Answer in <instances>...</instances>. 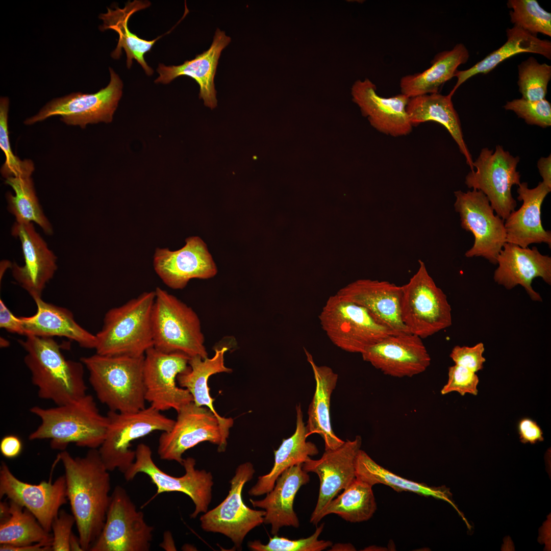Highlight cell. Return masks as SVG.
I'll return each instance as SVG.
<instances>
[{
	"label": "cell",
	"instance_id": "30",
	"mask_svg": "<svg viewBox=\"0 0 551 551\" xmlns=\"http://www.w3.org/2000/svg\"><path fill=\"white\" fill-rule=\"evenodd\" d=\"M228 350L226 346L215 348V354L211 358L203 359L198 356L190 357L188 368L177 377L178 383L180 387L188 390L193 397V402L197 406L208 408L216 416L226 442L229 437L230 429L233 425V419L221 416L214 409L213 404L214 399L210 395L208 380L210 376L216 373L232 372V369L224 364V354Z\"/></svg>",
	"mask_w": 551,
	"mask_h": 551
},
{
	"label": "cell",
	"instance_id": "3",
	"mask_svg": "<svg viewBox=\"0 0 551 551\" xmlns=\"http://www.w3.org/2000/svg\"><path fill=\"white\" fill-rule=\"evenodd\" d=\"M18 342L26 352L24 362L39 398L61 405L86 394L84 365L66 359L52 337L30 335Z\"/></svg>",
	"mask_w": 551,
	"mask_h": 551
},
{
	"label": "cell",
	"instance_id": "52",
	"mask_svg": "<svg viewBox=\"0 0 551 551\" xmlns=\"http://www.w3.org/2000/svg\"><path fill=\"white\" fill-rule=\"evenodd\" d=\"M1 551H50L52 550V543L39 542L33 544L14 546L8 545H1Z\"/></svg>",
	"mask_w": 551,
	"mask_h": 551
},
{
	"label": "cell",
	"instance_id": "18",
	"mask_svg": "<svg viewBox=\"0 0 551 551\" xmlns=\"http://www.w3.org/2000/svg\"><path fill=\"white\" fill-rule=\"evenodd\" d=\"M361 444V437L358 435L337 448L325 450L320 459L309 458L302 464L305 471L315 473L320 480L317 502L310 519L313 524L317 525L330 502L356 478V460Z\"/></svg>",
	"mask_w": 551,
	"mask_h": 551
},
{
	"label": "cell",
	"instance_id": "45",
	"mask_svg": "<svg viewBox=\"0 0 551 551\" xmlns=\"http://www.w3.org/2000/svg\"><path fill=\"white\" fill-rule=\"evenodd\" d=\"M504 107L514 112L529 124L543 128L551 125V105L545 98L538 101L515 99L507 102Z\"/></svg>",
	"mask_w": 551,
	"mask_h": 551
},
{
	"label": "cell",
	"instance_id": "47",
	"mask_svg": "<svg viewBox=\"0 0 551 551\" xmlns=\"http://www.w3.org/2000/svg\"><path fill=\"white\" fill-rule=\"evenodd\" d=\"M76 523L74 516L64 510H60L54 519L52 530L53 532L52 549L53 551H69V540L72 528Z\"/></svg>",
	"mask_w": 551,
	"mask_h": 551
},
{
	"label": "cell",
	"instance_id": "37",
	"mask_svg": "<svg viewBox=\"0 0 551 551\" xmlns=\"http://www.w3.org/2000/svg\"><path fill=\"white\" fill-rule=\"evenodd\" d=\"M356 477L372 486L381 484L390 487L398 492L409 491L444 500L456 509L464 520L466 519L452 501L449 489L444 486L431 487L424 483L402 478L379 465L362 449L359 450L356 458Z\"/></svg>",
	"mask_w": 551,
	"mask_h": 551
},
{
	"label": "cell",
	"instance_id": "16",
	"mask_svg": "<svg viewBox=\"0 0 551 551\" xmlns=\"http://www.w3.org/2000/svg\"><path fill=\"white\" fill-rule=\"evenodd\" d=\"M190 357L179 352L166 353L154 347L145 353L143 383L145 399L161 412L174 409L178 413L193 402L190 392L177 386V377L189 367Z\"/></svg>",
	"mask_w": 551,
	"mask_h": 551
},
{
	"label": "cell",
	"instance_id": "39",
	"mask_svg": "<svg viewBox=\"0 0 551 551\" xmlns=\"http://www.w3.org/2000/svg\"><path fill=\"white\" fill-rule=\"evenodd\" d=\"M372 487L356 477L341 494L330 502L322 513V518L335 514L350 522L368 520L377 510Z\"/></svg>",
	"mask_w": 551,
	"mask_h": 551
},
{
	"label": "cell",
	"instance_id": "21",
	"mask_svg": "<svg viewBox=\"0 0 551 551\" xmlns=\"http://www.w3.org/2000/svg\"><path fill=\"white\" fill-rule=\"evenodd\" d=\"M34 224L15 222L12 226L11 235L20 240L24 263L20 266L14 262L11 268L14 279L34 300L41 297L46 284L55 273L57 258Z\"/></svg>",
	"mask_w": 551,
	"mask_h": 551
},
{
	"label": "cell",
	"instance_id": "9",
	"mask_svg": "<svg viewBox=\"0 0 551 551\" xmlns=\"http://www.w3.org/2000/svg\"><path fill=\"white\" fill-rule=\"evenodd\" d=\"M107 416L106 436L98 449L109 471L118 469L123 473L135 460L131 442L155 431H169L175 421L151 406L132 412L109 411Z\"/></svg>",
	"mask_w": 551,
	"mask_h": 551
},
{
	"label": "cell",
	"instance_id": "49",
	"mask_svg": "<svg viewBox=\"0 0 551 551\" xmlns=\"http://www.w3.org/2000/svg\"><path fill=\"white\" fill-rule=\"evenodd\" d=\"M518 431L520 442L535 444L543 441V432L537 422L529 418H522L518 422Z\"/></svg>",
	"mask_w": 551,
	"mask_h": 551
},
{
	"label": "cell",
	"instance_id": "8",
	"mask_svg": "<svg viewBox=\"0 0 551 551\" xmlns=\"http://www.w3.org/2000/svg\"><path fill=\"white\" fill-rule=\"evenodd\" d=\"M418 262L417 272L401 286L400 311L410 333L422 339L450 327L452 318L446 295L436 285L424 263Z\"/></svg>",
	"mask_w": 551,
	"mask_h": 551
},
{
	"label": "cell",
	"instance_id": "19",
	"mask_svg": "<svg viewBox=\"0 0 551 551\" xmlns=\"http://www.w3.org/2000/svg\"><path fill=\"white\" fill-rule=\"evenodd\" d=\"M4 496L28 509L44 530L50 533L60 508L68 500L65 477L61 475L53 483L49 480L33 485L18 479L7 464L2 461L1 499Z\"/></svg>",
	"mask_w": 551,
	"mask_h": 551
},
{
	"label": "cell",
	"instance_id": "48",
	"mask_svg": "<svg viewBox=\"0 0 551 551\" xmlns=\"http://www.w3.org/2000/svg\"><path fill=\"white\" fill-rule=\"evenodd\" d=\"M484 350V346L482 342L472 347L457 345L452 350L450 357L455 364L476 372L483 368V364L486 361L483 356Z\"/></svg>",
	"mask_w": 551,
	"mask_h": 551
},
{
	"label": "cell",
	"instance_id": "29",
	"mask_svg": "<svg viewBox=\"0 0 551 551\" xmlns=\"http://www.w3.org/2000/svg\"><path fill=\"white\" fill-rule=\"evenodd\" d=\"M37 312L30 317H21L23 335L39 337H64L76 341L81 347L95 348L96 338L80 325L72 312L66 308L34 299Z\"/></svg>",
	"mask_w": 551,
	"mask_h": 551
},
{
	"label": "cell",
	"instance_id": "26",
	"mask_svg": "<svg viewBox=\"0 0 551 551\" xmlns=\"http://www.w3.org/2000/svg\"><path fill=\"white\" fill-rule=\"evenodd\" d=\"M550 190L542 182L534 188H529L526 182L518 185L517 199L522 204L505 220L506 242L523 248L544 243L550 248L551 233L545 230L541 221V206Z\"/></svg>",
	"mask_w": 551,
	"mask_h": 551
},
{
	"label": "cell",
	"instance_id": "27",
	"mask_svg": "<svg viewBox=\"0 0 551 551\" xmlns=\"http://www.w3.org/2000/svg\"><path fill=\"white\" fill-rule=\"evenodd\" d=\"M230 41L231 38L224 32L217 29L209 48L195 58L178 66L159 64L157 71L159 76L155 83L167 84L178 77H189L198 84L199 97L203 99L204 105L211 109L215 108L217 101L214 77L221 53Z\"/></svg>",
	"mask_w": 551,
	"mask_h": 551
},
{
	"label": "cell",
	"instance_id": "13",
	"mask_svg": "<svg viewBox=\"0 0 551 551\" xmlns=\"http://www.w3.org/2000/svg\"><path fill=\"white\" fill-rule=\"evenodd\" d=\"M195 460L192 457L184 459L182 465L185 473L174 477L161 470L152 458V450L144 444H138L135 449V460L123 473L127 481L132 480L139 473L147 474L157 487L155 496L164 492H180L189 496L195 509L190 517L195 518L201 513H206L212 499L213 476L210 472L195 468Z\"/></svg>",
	"mask_w": 551,
	"mask_h": 551
},
{
	"label": "cell",
	"instance_id": "51",
	"mask_svg": "<svg viewBox=\"0 0 551 551\" xmlns=\"http://www.w3.org/2000/svg\"><path fill=\"white\" fill-rule=\"evenodd\" d=\"M22 445L20 439L14 435L4 437L1 441L0 450L2 454L9 459L17 457L22 450Z\"/></svg>",
	"mask_w": 551,
	"mask_h": 551
},
{
	"label": "cell",
	"instance_id": "1",
	"mask_svg": "<svg viewBox=\"0 0 551 551\" xmlns=\"http://www.w3.org/2000/svg\"><path fill=\"white\" fill-rule=\"evenodd\" d=\"M65 470L67 499L81 547L89 550L104 527L110 501L109 471L98 448L84 457H72L66 450L59 455Z\"/></svg>",
	"mask_w": 551,
	"mask_h": 551
},
{
	"label": "cell",
	"instance_id": "10",
	"mask_svg": "<svg viewBox=\"0 0 551 551\" xmlns=\"http://www.w3.org/2000/svg\"><path fill=\"white\" fill-rule=\"evenodd\" d=\"M519 157H514L496 145L494 152L483 148L465 178L468 188L482 191L487 197L496 215L505 220L517 206L512 194V187L520 183L517 171Z\"/></svg>",
	"mask_w": 551,
	"mask_h": 551
},
{
	"label": "cell",
	"instance_id": "42",
	"mask_svg": "<svg viewBox=\"0 0 551 551\" xmlns=\"http://www.w3.org/2000/svg\"><path fill=\"white\" fill-rule=\"evenodd\" d=\"M519 92L522 98L530 101L545 98L547 85L551 78V66L539 63L533 57L522 62L518 66Z\"/></svg>",
	"mask_w": 551,
	"mask_h": 551
},
{
	"label": "cell",
	"instance_id": "23",
	"mask_svg": "<svg viewBox=\"0 0 551 551\" xmlns=\"http://www.w3.org/2000/svg\"><path fill=\"white\" fill-rule=\"evenodd\" d=\"M376 90L369 79L358 80L352 85V100L362 115L383 134L395 137L409 134L413 128L406 110L409 98L402 93L384 97Z\"/></svg>",
	"mask_w": 551,
	"mask_h": 551
},
{
	"label": "cell",
	"instance_id": "43",
	"mask_svg": "<svg viewBox=\"0 0 551 551\" xmlns=\"http://www.w3.org/2000/svg\"><path fill=\"white\" fill-rule=\"evenodd\" d=\"M9 99L3 96L0 99V147L4 152L6 161L1 172L3 177H31L35 168L33 162L28 159L21 161L15 156L11 149L9 138L8 114Z\"/></svg>",
	"mask_w": 551,
	"mask_h": 551
},
{
	"label": "cell",
	"instance_id": "24",
	"mask_svg": "<svg viewBox=\"0 0 551 551\" xmlns=\"http://www.w3.org/2000/svg\"><path fill=\"white\" fill-rule=\"evenodd\" d=\"M497 264L493 277L496 283L507 290L520 285L533 300L542 302L532 283L539 277L551 285V257L541 254L535 246L523 248L506 242L498 256Z\"/></svg>",
	"mask_w": 551,
	"mask_h": 551
},
{
	"label": "cell",
	"instance_id": "38",
	"mask_svg": "<svg viewBox=\"0 0 551 551\" xmlns=\"http://www.w3.org/2000/svg\"><path fill=\"white\" fill-rule=\"evenodd\" d=\"M6 184L14 190V194H6L7 209L18 223H35L44 233L52 235L53 226L45 215L37 197L34 184L31 177H10L6 179Z\"/></svg>",
	"mask_w": 551,
	"mask_h": 551
},
{
	"label": "cell",
	"instance_id": "34",
	"mask_svg": "<svg viewBox=\"0 0 551 551\" xmlns=\"http://www.w3.org/2000/svg\"><path fill=\"white\" fill-rule=\"evenodd\" d=\"M296 412L295 432L290 437L283 439L278 449L274 450V462L271 470L268 473L259 477L256 484L248 492L249 495L258 496L270 492L284 470L292 466L303 464L311 456L318 454L316 445L306 441L308 437L307 430L300 404L296 405Z\"/></svg>",
	"mask_w": 551,
	"mask_h": 551
},
{
	"label": "cell",
	"instance_id": "55",
	"mask_svg": "<svg viewBox=\"0 0 551 551\" xmlns=\"http://www.w3.org/2000/svg\"><path fill=\"white\" fill-rule=\"evenodd\" d=\"M69 546L71 551H83L79 537H77L73 533L70 538Z\"/></svg>",
	"mask_w": 551,
	"mask_h": 551
},
{
	"label": "cell",
	"instance_id": "54",
	"mask_svg": "<svg viewBox=\"0 0 551 551\" xmlns=\"http://www.w3.org/2000/svg\"><path fill=\"white\" fill-rule=\"evenodd\" d=\"M11 516L9 503L1 502L0 503V520L1 523L7 521Z\"/></svg>",
	"mask_w": 551,
	"mask_h": 551
},
{
	"label": "cell",
	"instance_id": "7",
	"mask_svg": "<svg viewBox=\"0 0 551 551\" xmlns=\"http://www.w3.org/2000/svg\"><path fill=\"white\" fill-rule=\"evenodd\" d=\"M318 318L332 342L349 353L361 354L386 337L400 334L377 321L365 308L337 294L328 298Z\"/></svg>",
	"mask_w": 551,
	"mask_h": 551
},
{
	"label": "cell",
	"instance_id": "4",
	"mask_svg": "<svg viewBox=\"0 0 551 551\" xmlns=\"http://www.w3.org/2000/svg\"><path fill=\"white\" fill-rule=\"evenodd\" d=\"M144 358L96 353L80 361L98 399L109 411L132 412L145 408Z\"/></svg>",
	"mask_w": 551,
	"mask_h": 551
},
{
	"label": "cell",
	"instance_id": "36",
	"mask_svg": "<svg viewBox=\"0 0 551 551\" xmlns=\"http://www.w3.org/2000/svg\"><path fill=\"white\" fill-rule=\"evenodd\" d=\"M506 32L507 41L501 47L469 68L456 71L454 77L457 81L449 92L450 95L453 96L459 86L470 78L479 73H488L503 61L518 54L535 53L551 59L550 41L540 39L516 26L508 29Z\"/></svg>",
	"mask_w": 551,
	"mask_h": 551
},
{
	"label": "cell",
	"instance_id": "5",
	"mask_svg": "<svg viewBox=\"0 0 551 551\" xmlns=\"http://www.w3.org/2000/svg\"><path fill=\"white\" fill-rule=\"evenodd\" d=\"M155 292H144L105 314L95 335L96 353L141 357L153 347L152 312Z\"/></svg>",
	"mask_w": 551,
	"mask_h": 551
},
{
	"label": "cell",
	"instance_id": "40",
	"mask_svg": "<svg viewBox=\"0 0 551 551\" xmlns=\"http://www.w3.org/2000/svg\"><path fill=\"white\" fill-rule=\"evenodd\" d=\"M11 516L0 523V544L20 546L39 542L52 543L53 536L28 509L10 500Z\"/></svg>",
	"mask_w": 551,
	"mask_h": 551
},
{
	"label": "cell",
	"instance_id": "46",
	"mask_svg": "<svg viewBox=\"0 0 551 551\" xmlns=\"http://www.w3.org/2000/svg\"><path fill=\"white\" fill-rule=\"evenodd\" d=\"M448 375L447 382L441 390L442 395L453 392H457L462 396L466 393L477 395L479 380L475 372L455 364L449 367Z\"/></svg>",
	"mask_w": 551,
	"mask_h": 551
},
{
	"label": "cell",
	"instance_id": "33",
	"mask_svg": "<svg viewBox=\"0 0 551 551\" xmlns=\"http://www.w3.org/2000/svg\"><path fill=\"white\" fill-rule=\"evenodd\" d=\"M452 97L449 94L444 95L437 93L409 98L407 112L413 127L427 121H434L443 126L457 144L471 171H473V161L464 140L460 120Z\"/></svg>",
	"mask_w": 551,
	"mask_h": 551
},
{
	"label": "cell",
	"instance_id": "6",
	"mask_svg": "<svg viewBox=\"0 0 551 551\" xmlns=\"http://www.w3.org/2000/svg\"><path fill=\"white\" fill-rule=\"evenodd\" d=\"M152 312L153 347L166 353L208 358L200 319L190 306L157 287Z\"/></svg>",
	"mask_w": 551,
	"mask_h": 551
},
{
	"label": "cell",
	"instance_id": "50",
	"mask_svg": "<svg viewBox=\"0 0 551 551\" xmlns=\"http://www.w3.org/2000/svg\"><path fill=\"white\" fill-rule=\"evenodd\" d=\"M0 327L6 331L23 335L21 321L20 317H16L0 300Z\"/></svg>",
	"mask_w": 551,
	"mask_h": 551
},
{
	"label": "cell",
	"instance_id": "12",
	"mask_svg": "<svg viewBox=\"0 0 551 551\" xmlns=\"http://www.w3.org/2000/svg\"><path fill=\"white\" fill-rule=\"evenodd\" d=\"M153 530L126 489L117 486L111 494L103 530L89 550L148 551Z\"/></svg>",
	"mask_w": 551,
	"mask_h": 551
},
{
	"label": "cell",
	"instance_id": "28",
	"mask_svg": "<svg viewBox=\"0 0 551 551\" xmlns=\"http://www.w3.org/2000/svg\"><path fill=\"white\" fill-rule=\"evenodd\" d=\"M309 481L310 477L303 469L302 464L293 465L281 474L264 498L249 499L254 507L265 510L263 523L271 525L273 535H277L283 527H299V519L293 509L294 500L300 487Z\"/></svg>",
	"mask_w": 551,
	"mask_h": 551
},
{
	"label": "cell",
	"instance_id": "56",
	"mask_svg": "<svg viewBox=\"0 0 551 551\" xmlns=\"http://www.w3.org/2000/svg\"><path fill=\"white\" fill-rule=\"evenodd\" d=\"M355 547L350 544L338 543L331 546L330 550H355Z\"/></svg>",
	"mask_w": 551,
	"mask_h": 551
},
{
	"label": "cell",
	"instance_id": "25",
	"mask_svg": "<svg viewBox=\"0 0 551 551\" xmlns=\"http://www.w3.org/2000/svg\"><path fill=\"white\" fill-rule=\"evenodd\" d=\"M402 286L388 281L362 279L340 289V298L365 308L379 323L398 334L410 333L403 322Z\"/></svg>",
	"mask_w": 551,
	"mask_h": 551
},
{
	"label": "cell",
	"instance_id": "14",
	"mask_svg": "<svg viewBox=\"0 0 551 551\" xmlns=\"http://www.w3.org/2000/svg\"><path fill=\"white\" fill-rule=\"evenodd\" d=\"M255 472L252 463L240 464L230 481V489L226 498L217 507L204 513L199 518L204 531L225 535L239 549H241L246 535L264 522L266 513L263 510L251 509L242 500L243 486L252 480Z\"/></svg>",
	"mask_w": 551,
	"mask_h": 551
},
{
	"label": "cell",
	"instance_id": "35",
	"mask_svg": "<svg viewBox=\"0 0 551 551\" xmlns=\"http://www.w3.org/2000/svg\"><path fill=\"white\" fill-rule=\"evenodd\" d=\"M469 56L467 48L462 43L457 44L450 50L438 53L429 68L401 78V93L411 98L438 93L441 86L454 77L458 66L468 61Z\"/></svg>",
	"mask_w": 551,
	"mask_h": 551
},
{
	"label": "cell",
	"instance_id": "17",
	"mask_svg": "<svg viewBox=\"0 0 551 551\" xmlns=\"http://www.w3.org/2000/svg\"><path fill=\"white\" fill-rule=\"evenodd\" d=\"M204 441L217 445L219 452H224L227 444L215 414L208 408L191 402L178 412L171 430L162 432L157 452L161 459L174 461L182 465L183 454Z\"/></svg>",
	"mask_w": 551,
	"mask_h": 551
},
{
	"label": "cell",
	"instance_id": "22",
	"mask_svg": "<svg viewBox=\"0 0 551 551\" xmlns=\"http://www.w3.org/2000/svg\"><path fill=\"white\" fill-rule=\"evenodd\" d=\"M384 374L393 377H412L424 372L431 358L421 338L411 334L389 336L361 354Z\"/></svg>",
	"mask_w": 551,
	"mask_h": 551
},
{
	"label": "cell",
	"instance_id": "32",
	"mask_svg": "<svg viewBox=\"0 0 551 551\" xmlns=\"http://www.w3.org/2000/svg\"><path fill=\"white\" fill-rule=\"evenodd\" d=\"M304 349L316 383L315 392L308 411V419L306 425L307 435L319 434L324 441L325 450L334 449L344 442L334 433L331 422V397L338 375L327 366H318L312 355L306 348Z\"/></svg>",
	"mask_w": 551,
	"mask_h": 551
},
{
	"label": "cell",
	"instance_id": "53",
	"mask_svg": "<svg viewBox=\"0 0 551 551\" xmlns=\"http://www.w3.org/2000/svg\"><path fill=\"white\" fill-rule=\"evenodd\" d=\"M537 167L543 181L542 182L551 189V156L541 157L537 162Z\"/></svg>",
	"mask_w": 551,
	"mask_h": 551
},
{
	"label": "cell",
	"instance_id": "44",
	"mask_svg": "<svg viewBox=\"0 0 551 551\" xmlns=\"http://www.w3.org/2000/svg\"><path fill=\"white\" fill-rule=\"evenodd\" d=\"M323 527L324 523L321 524L312 535L306 538L291 540L276 535L270 537L266 544L255 540L248 542L247 545L254 551H321L333 545L329 540L318 539Z\"/></svg>",
	"mask_w": 551,
	"mask_h": 551
},
{
	"label": "cell",
	"instance_id": "31",
	"mask_svg": "<svg viewBox=\"0 0 551 551\" xmlns=\"http://www.w3.org/2000/svg\"><path fill=\"white\" fill-rule=\"evenodd\" d=\"M150 5V2L147 1H129L123 8L116 6L114 7L115 9L107 8V13L101 14L99 16V18L103 21L99 30L104 31L111 29L116 32L119 36L117 46L111 53V56L114 59H119L122 54V49H123L127 57V67L130 68L133 59H135L149 76L153 74L154 70L146 63L144 56L151 51L156 41L163 35L152 40H144L131 33L128 24L130 17L134 13Z\"/></svg>",
	"mask_w": 551,
	"mask_h": 551
},
{
	"label": "cell",
	"instance_id": "41",
	"mask_svg": "<svg viewBox=\"0 0 551 551\" xmlns=\"http://www.w3.org/2000/svg\"><path fill=\"white\" fill-rule=\"evenodd\" d=\"M508 7L511 22L533 35L538 33L551 36V14L536 0H509Z\"/></svg>",
	"mask_w": 551,
	"mask_h": 551
},
{
	"label": "cell",
	"instance_id": "2",
	"mask_svg": "<svg viewBox=\"0 0 551 551\" xmlns=\"http://www.w3.org/2000/svg\"><path fill=\"white\" fill-rule=\"evenodd\" d=\"M30 412L41 423L29 436L30 440L50 439L51 447L65 450L70 443L89 449L98 448L106 434L108 418L102 415L92 396L44 408L34 406Z\"/></svg>",
	"mask_w": 551,
	"mask_h": 551
},
{
	"label": "cell",
	"instance_id": "20",
	"mask_svg": "<svg viewBox=\"0 0 551 551\" xmlns=\"http://www.w3.org/2000/svg\"><path fill=\"white\" fill-rule=\"evenodd\" d=\"M181 249H156L154 269L168 287L182 289L192 279H208L214 277L217 267L206 243L198 236L187 238Z\"/></svg>",
	"mask_w": 551,
	"mask_h": 551
},
{
	"label": "cell",
	"instance_id": "15",
	"mask_svg": "<svg viewBox=\"0 0 551 551\" xmlns=\"http://www.w3.org/2000/svg\"><path fill=\"white\" fill-rule=\"evenodd\" d=\"M455 211L459 214L462 229L474 238L472 246L465 253L467 258L482 257L497 264L498 256L506 243L505 220L494 214L487 197L472 189L454 192Z\"/></svg>",
	"mask_w": 551,
	"mask_h": 551
},
{
	"label": "cell",
	"instance_id": "11",
	"mask_svg": "<svg viewBox=\"0 0 551 551\" xmlns=\"http://www.w3.org/2000/svg\"><path fill=\"white\" fill-rule=\"evenodd\" d=\"M108 85L96 93L73 92L47 103L35 115L24 121L33 124L56 115L67 125L84 129L87 124L111 122L122 93L123 83L119 76L109 67Z\"/></svg>",
	"mask_w": 551,
	"mask_h": 551
}]
</instances>
